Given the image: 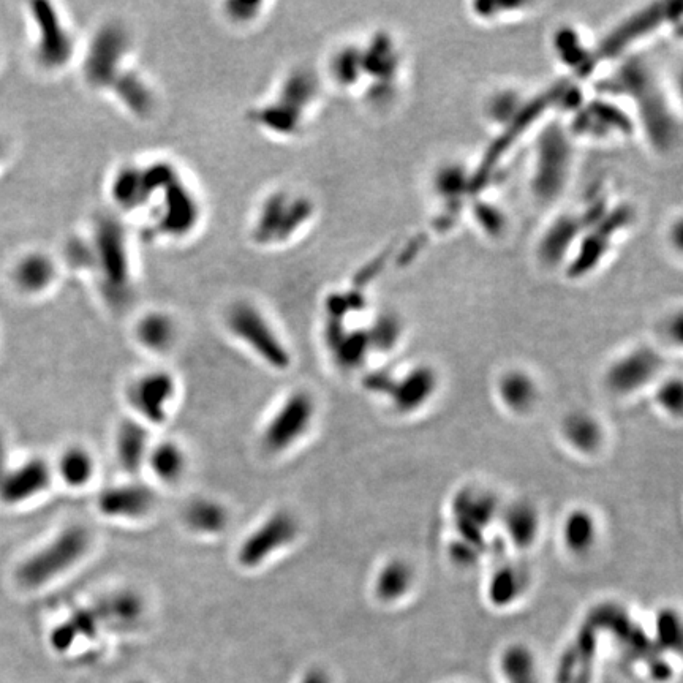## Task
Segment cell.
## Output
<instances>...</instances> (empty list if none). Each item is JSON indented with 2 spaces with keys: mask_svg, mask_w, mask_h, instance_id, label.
<instances>
[{
  "mask_svg": "<svg viewBox=\"0 0 683 683\" xmlns=\"http://www.w3.org/2000/svg\"><path fill=\"white\" fill-rule=\"evenodd\" d=\"M108 197L122 220L152 241H187L200 230L204 201L181 167L168 159L122 163L108 181Z\"/></svg>",
  "mask_w": 683,
  "mask_h": 683,
  "instance_id": "obj_1",
  "label": "cell"
},
{
  "mask_svg": "<svg viewBox=\"0 0 683 683\" xmlns=\"http://www.w3.org/2000/svg\"><path fill=\"white\" fill-rule=\"evenodd\" d=\"M67 255L73 268L94 280L111 309H124L129 304L135 269L125 220L114 212L97 217L86 236L68 246Z\"/></svg>",
  "mask_w": 683,
  "mask_h": 683,
  "instance_id": "obj_2",
  "label": "cell"
},
{
  "mask_svg": "<svg viewBox=\"0 0 683 683\" xmlns=\"http://www.w3.org/2000/svg\"><path fill=\"white\" fill-rule=\"evenodd\" d=\"M318 99L320 87L317 76L309 68H293L280 78L274 94L253 106L247 117L266 135L279 140H293L306 130Z\"/></svg>",
  "mask_w": 683,
  "mask_h": 683,
  "instance_id": "obj_3",
  "label": "cell"
},
{
  "mask_svg": "<svg viewBox=\"0 0 683 683\" xmlns=\"http://www.w3.org/2000/svg\"><path fill=\"white\" fill-rule=\"evenodd\" d=\"M315 214L317 206L306 193L291 187L271 190L253 211L250 241L260 249H285L306 233Z\"/></svg>",
  "mask_w": 683,
  "mask_h": 683,
  "instance_id": "obj_4",
  "label": "cell"
},
{
  "mask_svg": "<svg viewBox=\"0 0 683 683\" xmlns=\"http://www.w3.org/2000/svg\"><path fill=\"white\" fill-rule=\"evenodd\" d=\"M133 53L135 38L129 27L116 19L100 24L81 56V70L89 89L100 94L110 91V87L135 65Z\"/></svg>",
  "mask_w": 683,
  "mask_h": 683,
  "instance_id": "obj_5",
  "label": "cell"
},
{
  "mask_svg": "<svg viewBox=\"0 0 683 683\" xmlns=\"http://www.w3.org/2000/svg\"><path fill=\"white\" fill-rule=\"evenodd\" d=\"M225 326L234 339L271 369L287 370L293 356L265 310L252 299L239 298L225 310Z\"/></svg>",
  "mask_w": 683,
  "mask_h": 683,
  "instance_id": "obj_6",
  "label": "cell"
},
{
  "mask_svg": "<svg viewBox=\"0 0 683 683\" xmlns=\"http://www.w3.org/2000/svg\"><path fill=\"white\" fill-rule=\"evenodd\" d=\"M89 548L91 532L83 525H70L45 549L24 563L19 573L21 581L29 587L46 584L80 562Z\"/></svg>",
  "mask_w": 683,
  "mask_h": 683,
  "instance_id": "obj_7",
  "label": "cell"
},
{
  "mask_svg": "<svg viewBox=\"0 0 683 683\" xmlns=\"http://www.w3.org/2000/svg\"><path fill=\"white\" fill-rule=\"evenodd\" d=\"M573 149L559 124L549 125L538 140L533 192L543 201L554 200L563 192L570 176Z\"/></svg>",
  "mask_w": 683,
  "mask_h": 683,
  "instance_id": "obj_8",
  "label": "cell"
},
{
  "mask_svg": "<svg viewBox=\"0 0 683 683\" xmlns=\"http://www.w3.org/2000/svg\"><path fill=\"white\" fill-rule=\"evenodd\" d=\"M317 415V404L312 394L304 389L291 393L271 416L261 443L268 453L277 454L290 450L291 446L309 432Z\"/></svg>",
  "mask_w": 683,
  "mask_h": 683,
  "instance_id": "obj_9",
  "label": "cell"
},
{
  "mask_svg": "<svg viewBox=\"0 0 683 683\" xmlns=\"http://www.w3.org/2000/svg\"><path fill=\"white\" fill-rule=\"evenodd\" d=\"M35 27H37L38 64L46 70H62L76 57L75 34L62 13L57 12L53 5H35Z\"/></svg>",
  "mask_w": 683,
  "mask_h": 683,
  "instance_id": "obj_10",
  "label": "cell"
},
{
  "mask_svg": "<svg viewBox=\"0 0 683 683\" xmlns=\"http://www.w3.org/2000/svg\"><path fill=\"white\" fill-rule=\"evenodd\" d=\"M299 521L287 510L276 511L261 522L242 541L238 551V562L244 568H258L268 562L272 555L284 551L298 538Z\"/></svg>",
  "mask_w": 683,
  "mask_h": 683,
  "instance_id": "obj_11",
  "label": "cell"
},
{
  "mask_svg": "<svg viewBox=\"0 0 683 683\" xmlns=\"http://www.w3.org/2000/svg\"><path fill=\"white\" fill-rule=\"evenodd\" d=\"M178 393V383L167 370H149L129 386V402L135 412L148 423L167 421L168 410Z\"/></svg>",
  "mask_w": 683,
  "mask_h": 683,
  "instance_id": "obj_12",
  "label": "cell"
},
{
  "mask_svg": "<svg viewBox=\"0 0 683 683\" xmlns=\"http://www.w3.org/2000/svg\"><path fill=\"white\" fill-rule=\"evenodd\" d=\"M105 95L136 121H149L159 108V94L154 84L135 65Z\"/></svg>",
  "mask_w": 683,
  "mask_h": 683,
  "instance_id": "obj_13",
  "label": "cell"
},
{
  "mask_svg": "<svg viewBox=\"0 0 683 683\" xmlns=\"http://www.w3.org/2000/svg\"><path fill=\"white\" fill-rule=\"evenodd\" d=\"M372 383L375 388L380 386V391H385L383 394L391 399L397 412L412 413L424 407L432 399L437 388V377H435L434 370L419 366L393 382H386L382 378L380 380L372 378Z\"/></svg>",
  "mask_w": 683,
  "mask_h": 683,
  "instance_id": "obj_14",
  "label": "cell"
},
{
  "mask_svg": "<svg viewBox=\"0 0 683 683\" xmlns=\"http://www.w3.org/2000/svg\"><path fill=\"white\" fill-rule=\"evenodd\" d=\"M660 367L661 358L657 351L652 348H636L612 364L606 375V382L617 394H630L652 382L660 372Z\"/></svg>",
  "mask_w": 683,
  "mask_h": 683,
  "instance_id": "obj_15",
  "label": "cell"
},
{
  "mask_svg": "<svg viewBox=\"0 0 683 683\" xmlns=\"http://www.w3.org/2000/svg\"><path fill=\"white\" fill-rule=\"evenodd\" d=\"M155 506V494L143 484L111 486L97 497V510L113 519H143Z\"/></svg>",
  "mask_w": 683,
  "mask_h": 683,
  "instance_id": "obj_16",
  "label": "cell"
},
{
  "mask_svg": "<svg viewBox=\"0 0 683 683\" xmlns=\"http://www.w3.org/2000/svg\"><path fill=\"white\" fill-rule=\"evenodd\" d=\"M136 342L151 353H167L178 342V320L165 310H148L133 328Z\"/></svg>",
  "mask_w": 683,
  "mask_h": 683,
  "instance_id": "obj_17",
  "label": "cell"
},
{
  "mask_svg": "<svg viewBox=\"0 0 683 683\" xmlns=\"http://www.w3.org/2000/svg\"><path fill=\"white\" fill-rule=\"evenodd\" d=\"M151 440L149 432L143 424L136 421H124L119 427L116 435L117 462L121 465L124 472L135 475L146 465L149 450H151Z\"/></svg>",
  "mask_w": 683,
  "mask_h": 683,
  "instance_id": "obj_18",
  "label": "cell"
},
{
  "mask_svg": "<svg viewBox=\"0 0 683 683\" xmlns=\"http://www.w3.org/2000/svg\"><path fill=\"white\" fill-rule=\"evenodd\" d=\"M413 585H415L413 568L405 560H389L375 576V597L383 603H397L407 597Z\"/></svg>",
  "mask_w": 683,
  "mask_h": 683,
  "instance_id": "obj_19",
  "label": "cell"
},
{
  "mask_svg": "<svg viewBox=\"0 0 683 683\" xmlns=\"http://www.w3.org/2000/svg\"><path fill=\"white\" fill-rule=\"evenodd\" d=\"M184 522L200 535H219L230 524L227 506L212 499H197L184 510Z\"/></svg>",
  "mask_w": 683,
  "mask_h": 683,
  "instance_id": "obj_20",
  "label": "cell"
},
{
  "mask_svg": "<svg viewBox=\"0 0 683 683\" xmlns=\"http://www.w3.org/2000/svg\"><path fill=\"white\" fill-rule=\"evenodd\" d=\"M146 465L162 483H178L187 470V454L179 443L165 440L151 446Z\"/></svg>",
  "mask_w": 683,
  "mask_h": 683,
  "instance_id": "obj_21",
  "label": "cell"
},
{
  "mask_svg": "<svg viewBox=\"0 0 683 683\" xmlns=\"http://www.w3.org/2000/svg\"><path fill=\"white\" fill-rule=\"evenodd\" d=\"M538 386L529 374L522 370H511L500 378L499 396L503 405L514 413H527L538 399Z\"/></svg>",
  "mask_w": 683,
  "mask_h": 683,
  "instance_id": "obj_22",
  "label": "cell"
},
{
  "mask_svg": "<svg viewBox=\"0 0 683 683\" xmlns=\"http://www.w3.org/2000/svg\"><path fill=\"white\" fill-rule=\"evenodd\" d=\"M144 608L146 604H144L143 597L133 590H119L95 606L103 623L114 622L122 627H129L133 623L140 622Z\"/></svg>",
  "mask_w": 683,
  "mask_h": 683,
  "instance_id": "obj_23",
  "label": "cell"
},
{
  "mask_svg": "<svg viewBox=\"0 0 683 683\" xmlns=\"http://www.w3.org/2000/svg\"><path fill=\"white\" fill-rule=\"evenodd\" d=\"M503 525L514 548H530L540 532V516L529 503H516L506 510Z\"/></svg>",
  "mask_w": 683,
  "mask_h": 683,
  "instance_id": "obj_24",
  "label": "cell"
},
{
  "mask_svg": "<svg viewBox=\"0 0 683 683\" xmlns=\"http://www.w3.org/2000/svg\"><path fill=\"white\" fill-rule=\"evenodd\" d=\"M562 538L568 551L585 554L597 543V519L587 510L571 511L563 521Z\"/></svg>",
  "mask_w": 683,
  "mask_h": 683,
  "instance_id": "obj_25",
  "label": "cell"
},
{
  "mask_svg": "<svg viewBox=\"0 0 683 683\" xmlns=\"http://www.w3.org/2000/svg\"><path fill=\"white\" fill-rule=\"evenodd\" d=\"M16 282L29 293L48 290L57 277L56 263L45 253H32L19 261Z\"/></svg>",
  "mask_w": 683,
  "mask_h": 683,
  "instance_id": "obj_26",
  "label": "cell"
},
{
  "mask_svg": "<svg viewBox=\"0 0 683 683\" xmlns=\"http://www.w3.org/2000/svg\"><path fill=\"white\" fill-rule=\"evenodd\" d=\"M50 483V468L43 461L27 462L18 472L10 476L5 486V494L12 502L31 499L42 492Z\"/></svg>",
  "mask_w": 683,
  "mask_h": 683,
  "instance_id": "obj_27",
  "label": "cell"
},
{
  "mask_svg": "<svg viewBox=\"0 0 683 683\" xmlns=\"http://www.w3.org/2000/svg\"><path fill=\"white\" fill-rule=\"evenodd\" d=\"M562 432L568 445L581 453H593L603 443V429L597 419L585 413L568 416L563 423Z\"/></svg>",
  "mask_w": 683,
  "mask_h": 683,
  "instance_id": "obj_28",
  "label": "cell"
},
{
  "mask_svg": "<svg viewBox=\"0 0 683 683\" xmlns=\"http://www.w3.org/2000/svg\"><path fill=\"white\" fill-rule=\"evenodd\" d=\"M581 223L573 217H560L549 227L540 244V257L543 261L554 265L567 257L565 252L570 249L571 242L576 239Z\"/></svg>",
  "mask_w": 683,
  "mask_h": 683,
  "instance_id": "obj_29",
  "label": "cell"
},
{
  "mask_svg": "<svg viewBox=\"0 0 683 683\" xmlns=\"http://www.w3.org/2000/svg\"><path fill=\"white\" fill-rule=\"evenodd\" d=\"M500 671L508 683H540L532 650L522 644H514L503 650Z\"/></svg>",
  "mask_w": 683,
  "mask_h": 683,
  "instance_id": "obj_30",
  "label": "cell"
},
{
  "mask_svg": "<svg viewBox=\"0 0 683 683\" xmlns=\"http://www.w3.org/2000/svg\"><path fill=\"white\" fill-rule=\"evenodd\" d=\"M95 470L97 465L94 456L81 446L68 448L57 464V472L62 481L70 487H84L91 483Z\"/></svg>",
  "mask_w": 683,
  "mask_h": 683,
  "instance_id": "obj_31",
  "label": "cell"
},
{
  "mask_svg": "<svg viewBox=\"0 0 683 683\" xmlns=\"http://www.w3.org/2000/svg\"><path fill=\"white\" fill-rule=\"evenodd\" d=\"M329 73H331V78L337 86L345 87V89L356 86L364 78L361 48L358 46L340 48L331 57Z\"/></svg>",
  "mask_w": 683,
  "mask_h": 683,
  "instance_id": "obj_32",
  "label": "cell"
},
{
  "mask_svg": "<svg viewBox=\"0 0 683 683\" xmlns=\"http://www.w3.org/2000/svg\"><path fill=\"white\" fill-rule=\"evenodd\" d=\"M524 574L519 568H500L489 582V598L495 606L511 604L524 592Z\"/></svg>",
  "mask_w": 683,
  "mask_h": 683,
  "instance_id": "obj_33",
  "label": "cell"
},
{
  "mask_svg": "<svg viewBox=\"0 0 683 683\" xmlns=\"http://www.w3.org/2000/svg\"><path fill=\"white\" fill-rule=\"evenodd\" d=\"M265 7L260 2H230L223 5V16L234 26H250L263 16Z\"/></svg>",
  "mask_w": 683,
  "mask_h": 683,
  "instance_id": "obj_34",
  "label": "cell"
},
{
  "mask_svg": "<svg viewBox=\"0 0 683 683\" xmlns=\"http://www.w3.org/2000/svg\"><path fill=\"white\" fill-rule=\"evenodd\" d=\"M465 178L459 168H445L437 174V192L446 197H457L462 192Z\"/></svg>",
  "mask_w": 683,
  "mask_h": 683,
  "instance_id": "obj_35",
  "label": "cell"
},
{
  "mask_svg": "<svg viewBox=\"0 0 683 683\" xmlns=\"http://www.w3.org/2000/svg\"><path fill=\"white\" fill-rule=\"evenodd\" d=\"M302 683H329V679L325 672L314 669V671L307 672Z\"/></svg>",
  "mask_w": 683,
  "mask_h": 683,
  "instance_id": "obj_36",
  "label": "cell"
},
{
  "mask_svg": "<svg viewBox=\"0 0 683 683\" xmlns=\"http://www.w3.org/2000/svg\"><path fill=\"white\" fill-rule=\"evenodd\" d=\"M130 683H148V682H143V680H136V682H130Z\"/></svg>",
  "mask_w": 683,
  "mask_h": 683,
  "instance_id": "obj_37",
  "label": "cell"
}]
</instances>
